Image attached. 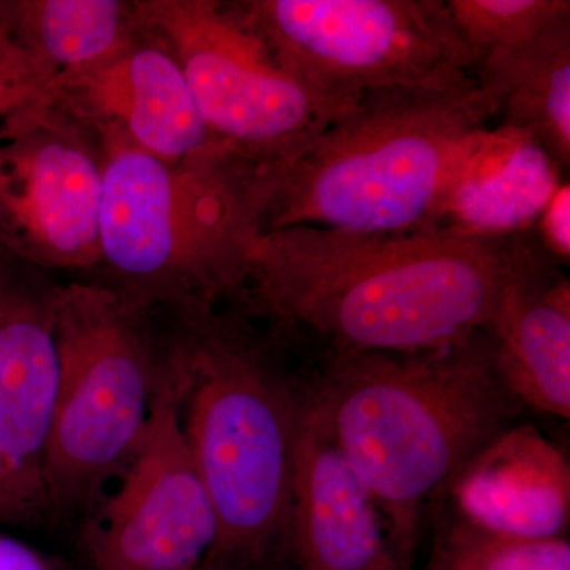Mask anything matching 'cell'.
I'll list each match as a JSON object with an SVG mask.
<instances>
[{
    "label": "cell",
    "instance_id": "cell-12",
    "mask_svg": "<svg viewBox=\"0 0 570 570\" xmlns=\"http://www.w3.org/2000/svg\"><path fill=\"white\" fill-rule=\"evenodd\" d=\"M384 513L337 441L306 382L292 472L287 534L305 570H397Z\"/></svg>",
    "mask_w": 570,
    "mask_h": 570
},
{
    "label": "cell",
    "instance_id": "cell-20",
    "mask_svg": "<svg viewBox=\"0 0 570 570\" xmlns=\"http://www.w3.org/2000/svg\"><path fill=\"white\" fill-rule=\"evenodd\" d=\"M56 78L33 61L0 21V137L32 111L52 104Z\"/></svg>",
    "mask_w": 570,
    "mask_h": 570
},
{
    "label": "cell",
    "instance_id": "cell-11",
    "mask_svg": "<svg viewBox=\"0 0 570 570\" xmlns=\"http://www.w3.org/2000/svg\"><path fill=\"white\" fill-rule=\"evenodd\" d=\"M52 104L99 137L167 163L223 145L206 127L174 52L141 24L132 43L107 62L59 78Z\"/></svg>",
    "mask_w": 570,
    "mask_h": 570
},
{
    "label": "cell",
    "instance_id": "cell-14",
    "mask_svg": "<svg viewBox=\"0 0 570 570\" xmlns=\"http://www.w3.org/2000/svg\"><path fill=\"white\" fill-rule=\"evenodd\" d=\"M59 291L52 273L0 249V456L47 498L43 460L58 385Z\"/></svg>",
    "mask_w": 570,
    "mask_h": 570
},
{
    "label": "cell",
    "instance_id": "cell-15",
    "mask_svg": "<svg viewBox=\"0 0 570 570\" xmlns=\"http://www.w3.org/2000/svg\"><path fill=\"white\" fill-rule=\"evenodd\" d=\"M449 491L459 515L505 538L561 539L569 527L568 460L531 425L502 431Z\"/></svg>",
    "mask_w": 570,
    "mask_h": 570
},
{
    "label": "cell",
    "instance_id": "cell-19",
    "mask_svg": "<svg viewBox=\"0 0 570 570\" xmlns=\"http://www.w3.org/2000/svg\"><path fill=\"white\" fill-rule=\"evenodd\" d=\"M450 22L478 66L487 56L530 40L570 10L569 0H444ZM472 67V70H474Z\"/></svg>",
    "mask_w": 570,
    "mask_h": 570
},
{
    "label": "cell",
    "instance_id": "cell-5",
    "mask_svg": "<svg viewBox=\"0 0 570 570\" xmlns=\"http://www.w3.org/2000/svg\"><path fill=\"white\" fill-rule=\"evenodd\" d=\"M99 138L97 281L153 309L232 302L281 176L224 145L167 163L119 138Z\"/></svg>",
    "mask_w": 570,
    "mask_h": 570
},
{
    "label": "cell",
    "instance_id": "cell-7",
    "mask_svg": "<svg viewBox=\"0 0 570 570\" xmlns=\"http://www.w3.org/2000/svg\"><path fill=\"white\" fill-rule=\"evenodd\" d=\"M135 9L174 52L213 137L279 176L355 104L292 70L242 0H135Z\"/></svg>",
    "mask_w": 570,
    "mask_h": 570
},
{
    "label": "cell",
    "instance_id": "cell-3",
    "mask_svg": "<svg viewBox=\"0 0 570 570\" xmlns=\"http://www.w3.org/2000/svg\"><path fill=\"white\" fill-rule=\"evenodd\" d=\"M322 363L314 387L400 561L425 508L523 406L499 374L487 328L431 351L337 352Z\"/></svg>",
    "mask_w": 570,
    "mask_h": 570
},
{
    "label": "cell",
    "instance_id": "cell-16",
    "mask_svg": "<svg viewBox=\"0 0 570 570\" xmlns=\"http://www.w3.org/2000/svg\"><path fill=\"white\" fill-rule=\"evenodd\" d=\"M472 77L494 108L499 129L530 145L561 183L570 171V10L530 40L493 52Z\"/></svg>",
    "mask_w": 570,
    "mask_h": 570
},
{
    "label": "cell",
    "instance_id": "cell-6",
    "mask_svg": "<svg viewBox=\"0 0 570 570\" xmlns=\"http://www.w3.org/2000/svg\"><path fill=\"white\" fill-rule=\"evenodd\" d=\"M58 385L43 460L51 509L80 510L126 466L163 366L156 309L102 281L61 284Z\"/></svg>",
    "mask_w": 570,
    "mask_h": 570
},
{
    "label": "cell",
    "instance_id": "cell-18",
    "mask_svg": "<svg viewBox=\"0 0 570 570\" xmlns=\"http://www.w3.org/2000/svg\"><path fill=\"white\" fill-rule=\"evenodd\" d=\"M428 570H570V546L564 538H505L455 513L436 539Z\"/></svg>",
    "mask_w": 570,
    "mask_h": 570
},
{
    "label": "cell",
    "instance_id": "cell-2",
    "mask_svg": "<svg viewBox=\"0 0 570 570\" xmlns=\"http://www.w3.org/2000/svg\"><path fill=\"white\" fill-rule=\"evenodd\" d=\"M493 121L474 77L365 92L281 175L262 230L403 235L448 227L469 187L527 145L491 129Z\"/></svg>",
    "mask_w": 570,
    "mask_h": 570
},
{
    "label": "cell",
    "instance_id": "cell-9",
    "mask_svg": "<svg viewBox=\"0 0 570 570\" xmlns=\"http://www.w3.org/2000/svg\"><path fill=\"white\" fill-rule=\"evenodd\" d=\"M181 379L163 343L148 423L88 535L92 570H206L216 512L181 422Z\"/></svg>",
    "mask_w": 570,
    "mask_h": 570
},
{
    "label": "cell",
    "instance_id": "cell-21",
    "mask_svg": "<svg viewBox=\"0 0 570 570\" xmlns=\"http://www.w3.org/2000/svg\"><path fill=\"white\" fill-rule=\"evenodd\" d=\"M48 510V498L0 456V523H33Z\"/></svg>",
    "mask_w": 570,
    "mask_h": 570
},
{
    "label": "cell",
    "instance_id": "cell-17",
    "mask_svg": "<svg viewBox=\"0 0 570 570\" xmlns=\"http://www.w3.org/2000/svg\"><path fill=\"white\" fill-rule=\"evenodd\" d=\"M0 21L56 81L107 62L140 32L135 0H0Z\"/></svg>",
    "mask_w": 570,
    "mask_h": 570
},
{
    "label": "cell",
    "instance_id": "cell-23",
    "mask_svg": "<svg viewBox=\"0 0 570 570\" xmlns=\"http://www.w3.org/2000/svg\"><path fill=\"white\" fill-rule=\"evenodd\" d=\"M0 570H51L43 558L31 547L0 534Z\"/></svg>",
    "mask_w": 570,
    "mask_h": 570
},
{
    "label": "cell",
    "instance_id": "cell-22",
    "mask_svg": "<svg viewBox=\"0 0 570 570\" xmlns=\"http://www.w3.org/2000/svg\"><path fill=\"white\" fill-rule=\"evenodd\" d=\"M535 235L562 265L569 264V184L561 183L539 213Z\"/></svg>",
    "mask_w": 570,
    "mask_h": 570
},
{
    "label": "cell",
    "instance_id": "cell-8",
    "mask_svg": "<svg viewBox=\"0 0 570 570\" xmlns=\"http://www.w3.org/2000/svg\"><path fill=\"white\" fill-rule=\"evenodd\" d=\"M242 2L292 70L347 102L376 89L472 77L444 0Z\"/></svg>",
    "mask_w": 570,
    "mask_h": 570
},
{
    "label": "cell",
    "instance_id": "cell-13",
    "mask_svg": "<svg viewBox=\"0 0 570 570\" xmlns=\"http://www.w3.org/2000/svg\"><path fill=\"white\" fill-rule=\"evenodd\" d=\"M494 363L521 406L570 417V283L534 228L510 232L489 322Z\"/></svg>",
    "mask_w": 570,
    "mask_h": 570
},
{
    "label": "cell",
    "instance_id": "cell-10",
    "mask_svg": "<svg viewBox=\"0 0 570 570\" xmlns=\"http://www.w3.org/2000/svg\"><path fill=\"white\" fill-rule=\"evenodd\" d=\"M104 146L58 105L0 137V249L48 273L100 264Z\"/></svg>",
    "mask_w": 570,
    "mask_h": 570
},
{
    "label": "cell",
    "instance_id": "cell-1",
    "mask_svg": "<svg viewBox=\"0 0 570 570\" xmlns=\"http://www.w3.org/2000/svg\"><path fill=\"white\" fill-rule=\"evenodd\" d=\"M510 232L261 230L228 303L321 355L449 346L485 328L508 268Z\"/></svg>",
    "mask_w": 570,
    "mask_h": 570
},
{
    "label": "cell",
    "instance_id": "cell-4",
    "mask_svg": "<svg viewBox=\"0 0 570 570\" xmlns=\"http://www.w3.org/2000/svg\"><path fill=\"white\" fill-rule=\"evenodd\" d=\"M181 379L187 444L216 512L209 566L264 553L287 534L296 431L306 381L291 341L230 303L157 309Z\"/></svg>",
    "mask_w": 570,
    "mask_h": 570
}]
</instances>
